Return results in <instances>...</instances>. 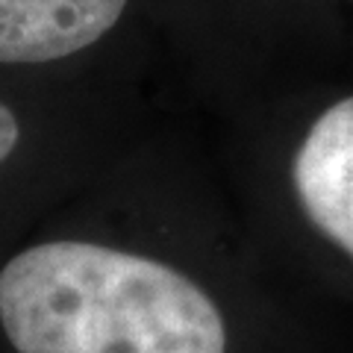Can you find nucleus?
<instances>
[{
	"label": "nucleus",
	"instance_id": "f257e3e1",
	"mask_svg": "<svg viewBox=\"0 0 353 353\" xmlns=\"http://www.w3.org/2000/svg\"><path fill=\"white\" fill-rule=\"evenodd\" d=\"M15 353H227L218 306L157 259L92 241H41L0 271Z\"/></svg>",
	"mask_w": 353,
	"mask_h": 353
},
{
	"label": "nucleus",
	"instance_id": "f03ea898",
	"mask_svg": "<svg viewBox=\"0 0 353 353\" xmlns=\"http://www.w3.org/2000/svg\"><path fill=\"white\" fill-rule=\"evenodd\" d=\"M294 185L312 224L353 256V97L330 106L306 132Z\"/></svg>",
	"mask_w": 353,
	"mask_h": 353
},
{
	"label": "nucleus",
	"instance_id": "20e7f679",
	"mask_svg": "<svg viewBox=\"0 0 353 353\" xmlns=\"http://www.w3.org/2000/svg\"><path fill=\"white\" fill-rule=\"evenodd\" d=\"M18 136H21V130H18V118L12 115V109L0 103V162H3V159L9 157V153L15 150Z\"/></svg>",
	"mask_w": 353,
	"mask_h": 353
},
{
	"label": "nucleus",
	"instance_id": "7ed1b4c3",
	"mask_svg": "<svg viewBox=\"0 0 353 353\" xmlns=\"http://www.w3.org/2000/svg\"><path fill=\"white\" fill-rule=\"evenodd\" d=\"M127 0H0V65L53 62L106 36Z\"/></svg>",
	"mask_w": 353,
	"mask_h": 353
}]
</instances>
